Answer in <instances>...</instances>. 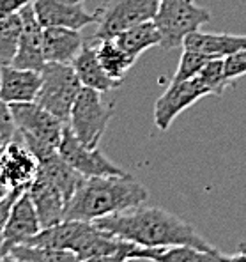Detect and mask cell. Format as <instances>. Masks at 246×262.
Wrapping results in <instances>:
<instances>
[{"mask_svg":"<svg viewBox=\"0 0 246 262\" xmlns=\"http://www.w3.org/2000/svg\"><path fill=\"white\" fill-rule=\"evenodd\" d=\"M94 225L119 239L129 241L142 248L188 245L207 252H216V248L183 218L175 216L170 211L149 207L144 204L96 220Z\"/></svg>","mask_w":246,"mask_h":262,"instance_id":"obj_1","label":"cell"},{"mask_svg":"<svg viewBox=\"0 0 246 262\" xmlns=\"http://www.w3.org/2000/svg\"><path fill=\"white\" fill-rule=\"evenodd\" d=\"M149 199L147 188L131 176L85 177L69 199L66 220L91 222L138 207Z\"/></svg>","mask_w":246,"mask_h":262,"instance_id":"obj_2","label":"cell"},{"mask_svg":"<svg viewBox=\"0 0 246 262\" xmlns=\"http://www.w3.org/2000/svg\"><path fill=\"white\" fill-rule=\"evenodd\" d=\"M211 20L209 9L195 6L193 0H160L154 23L161 34L163 50L181 48L191 32Z\"/></svg>","mask_w":246,"mask_h":262,"instance_id":"obj_3","label":"cell"},{"mask_svg":"<svg viewBox=\"0 0 246 262\" xmlns=\"http://www.w3.org/2000/svg\"><path fill=\"white\" fill-rule=\"evenodd\" d=\"M82 87L71 64L46 62L41 71V87L36 96V103L68 124L73 103Z\"/></svg>","mask_w":246,"mask_h":262,"instance_id":"obj_4","label":"cell"},{"mask_svg":"<svg viewBox=\"0 0 246 262\" xmlns=\"http://www.w3.org/2000/svg\"><path fill=\"white\" fill-rule=\"evenodd\" d=\"M114 115V106L103 99V92L89 87H82L71 114H69V128L75 137L87 147H98L99 140L105 135L106 126Z\"/></svg>","mask_w":246,"mask_h":262,"instance_id":"obj_5","label":"cell"},{"mask_svg":"<svg viewBox=\"0 0 246 262\" xmlns=\"http://www.w3.org/2000/svg\"><path fill=\"white\" fill-rule=\"evenodd\" d=\"M158 7L160 0H110L99 9L98 30L92 36V41L114 39L129 27L154 20Z\"/></svg>","mask_w":246,"mask_h":262,"instance_id":"obj_6","label":"cell"},{"mask_svg":"<svg viewBox=\"0 0 246 262\" xmlns=\"http://www.w3.org/2000/svg\"><path fill=\"white\" fill-rule=\"evenodd\" d=\"M206 96H213V92L198 76L184 82H170V85L158 98L154 105V114H152L154 126L161 131H167L177 119V115Z\"/></svg>","mask_w":246,"mask_h":262,"instance_id":"obj_7","label":"cell"},{"mask_svg":"<svg viewBox=\"0 0 246 262\" xmlns=\"http://www.w3.org/2000/svg\"><path fill=\"white\" fill-rule=\"evenodd\" d=\"M14 126L21 137L36 138L48 145L59 149L66 122L57 119L53 114L39 106L36 101L30 103H13L9 105Z\"/></svg>","mask_w":246,"mask_h":262,"instance_id":"obj_8","label":"cell"},{"mask_svg":"<svg viewBox=\"0 0 246 262\" xmlns=\"http://www.w3.org/2000/svg\"><path fill=\"white\" fill-rule=\"evenodd\" d=\"M59 154L68 161L76 172L83 177H106V176H126L128 172L110 161L98 147H87L83 145L75 133L66 124L59 144Z\"/></svg>","mask_w":246,"mask_h":262,"instance_id":"obj_9","label":"cell"},{"mask_svg":"<svg viewBox=\"0 0 246 262\" xmlns=\"http://www.w3.org/2000/svg\"><path fill=\"white\" fill-rule=\"evenodd\" d=\"M34 13L43 27H64V29L82 30L99 21V11L87 13L82 4L66 0H34Z\"/></svg>","mask_w":246,"mask_h":262,"instance_id":"obj_10","label":"cell"},{"mask_svg":"<svg viewBox=\"0 0 246 262\" xmlns=\"http://www.w3.org/2000/svg\"><path fill=\"white\" fill-rule=\"evenodd\" d=\"M23 29L20 37V46H18L16 57L13 60L14 68L30 69V71L41 73L46 66L44 52H43V30L44 27L37 20L34 13L32 4L25 6L20 11Z\"/></svg>","mask_w":246,"mask_h":262,"instance_id":"obj_11","label":"cell"},{"mask_svg":"<svg viewBox=\"0 0 246 262\" xmlns=\"http://www.w3.org/2000/svg\"><path fill=\"white\" fill-rule=\"evenodd\" d=\"M41 230H43V227H41L37 211L34 207L29 191L25 190L20 195V199L16 200L13 211H11V216L2 229L6 250L9 252L13 246L25 245L27 241L32 239Z\"/></svg>","mask_w":246,"mask_h":262,"instance_id":"obj_12","label":"cell"},{"mask_svg":"<svg viewBox=\"0 0 246 262\" xmlns=\"http://www.w3.org/2000/svg\"><path fill=\"white\" fill-rule=\"evenodd\" d=\"M27 191L32 199L43 229H48V227L57 225L66 220L68 200L55 184L46 181L44 177L36 176V179L30 183Z\"/></svg>","mask_w":246,"mask_h":262,"instance_id":"obj_13","label":"cell"},{"mask_svg":"<svg viewBox=\"0 0 246 262\" xmlns=\"http://www.w3.org/2000/svg\"><path fill=\"white\" fill-rule=\"evenodd\" d=\"M39 87L41 73L14 68L13 64L0 68V101L7 105L36 101Z\"/></svg>","mask_w":246,"mask_h":262,"instance_id":"obj_14","label":"cell"},{"mask_svg":"<svg viewBox=\"0 0 246 262\" xmlns=\"http://www.w3.org/2000/svg\"><path fill=\"white\" fill-rule=\"evenodd\" d=\"M0 165L11 181V186L27 190L37 176V160L23 145V142H9L0 154Z\"/></svg>","mask_w":246,"mask_h":262,"instance_id":"obj_15","label":"cell"},{"mask_svg":"<svg viewBox=\"0 0 246 262\" xmlns=\"http://www.w3.org/2000/svg\"><path fill=\"white\" fill-rule=\"evenodd\" d=\"M83 46L80 30L64 27H44L43 30V52L46 62L71 64Z\"/></svg>","mask_w":246,"mask_h":262,"instance_id":"obj_16","label":"cell"},{"mask_svg":"<svg viewBox=\"0 0 246 262\" xmlns=\"http://www.w3.org/2000/svg\"><path fill=\"white\" fill-rule=\"evenodd\" d=\"M37 176L44 177L46 181H50L52 184H55L62 195L66 196V200L69 202V199L73 196V193L76 191V188L80 186L85 177L80 172H76L68 161H64V158L59 154V149H53L48 154H44L43 158L37 160Z\"/></svg>","mask_w":246,"mask_h":262,"instance_id":"obj_17","label":"cell"},{"mask_svg":"<svg viewBox=\"0 0 246 262\" xmlns=\"http://www.w3.org/2000/svg\"><path fill=\"white\" fill-rule=\"evenodd\" d=\"M71 66L75 68L76 75H78L83 87L94 89V91H99V92H110V91H114V89H119L122 85V82H117V80L110 78V76L106 75L103 66L99 64L96 48L87 43H83L82 50H80L78 55L73 59Z\"/></svg>","mask_w":246,"mask_h":262,"instance_id":"obj_18","label":"cell"},{"mask_svg":"<svg viewBox=\"0 0 246 262\" xmlns=\"http://www.w3.org/2000/svg\"><path fill=\"white\" fill-rule=\"evenodd\" d=\"M184 50L200 52L213 59H225L236 52L246 50V36H234V34H206L191 32L183 43Z\"/></svg>","mask_w":246,"mask_h":262,"instance_id":"obj_19","label":"cell"},{"mask_svg":"<svg viewBox=\"0 0 246 262\" xmlns=\"http://www.w3.org/2000/svg\"><path fill=\"white\" fill-rule=\"evenodd\" d=\"M131 259H149L154 262H221V253L207 252L188 245L156 246V248H142L137 246Z\"/></svg>","mask_w":246,"mask_h":262,"instance_id":"obj_20","label":"cell"},{"mask_svg":"<svg viewBox=\"0 0 246 262\" xmlns=\"http://www.w3.org/2000/svg\"><path fill=\"white\" fill-rule=\"evenodd\" d=\"M114 41L128 55H131L133 59H138L145 50L152 48V46H160L161 34L158 30L154 20H149L144 23H138L135 27H129L128 30H124L117 37H114Z\"/></svg>","mask_w":246,"mask_h":262,"instance_id":"obj_21","label":"cell"},{"mask_svg":"<svg viewBox=\"0 0 246 262\" xmlns=\"http://www.w3.org/2000/svg\"><path fill=\"white\" fill-rule=\"evenodd\" d=\"M96 53H98L99 64L103 66L106 75H108L110 78L117 80V82H122L126 73H128L129 69L133 68V64L137 62V59L128 55L114 39L99 41V46L96 48Z\"/></svg>","mask_w":246,"mask_h":262,"instance_id":"obj_22","label":"cell"},{"mask_svg":"<svg viewBox=\"0 0 246 262\" xmlns=\"http://www.w3.org/2000/svg\"><path fill=\"white\" fill-rule=\"evenodd\" d=\"M21 29L23 21L20 13L0 20V68L13 64L20 46Z\"/></svg>","mask_w":246,"mask_h":262,"instance_id":"obj_23","label":"cell"},{"mask_svg":"<svg viewBox=\"0 0 246 262\" xmlns=\"http://www.w3.org/2000/svg\"><path fill=\"white\" fill-rule=\"evenodd\" d=\"M7 253L27 262H80L71 250L44 248V246L18 245L13 246Z\"/></svg>","mask_w":246,"mask_h":262,"instance_id":"obj_24","label":"cell"},{"mask_svg":"<svg viewBox=\"0 0 246 262\" xmlns=\"http://www.w3.org/2000/svg\"><path fill=\"white\" fill-rule=\"evenodd\" d=\"M198 78L211 89L213 96H221L225 89L230 85V80L225 76V66L223 59H211L198 73Z\"/></svg>","mask_w":246,"mask_h":262,"instance_id":"obj_25","label":"cell"},{"mask_svg":"<svg viewBox=\"0 0 246 262\" xmlns=\"http://www.w3.org/2000/svg\"><path fill=\"white\" fill-rule=\"evenodd\" d=\"M213 57L204 55L200 52H193V50H184L181 55L177 71H175L172 82H184V80L195 78L200 73V69L206 66Z\"/></svg>","mask_w":246,"mask_h":262,"instance_id":"obj_26","label":"cell"},{"mask_svg":"<svg viewBox=\"0 0 246 262\" xmlns=\"http://www.w3.org/2000/svg\"><path fill=\"white\" fill-rule=\"evenodd\" d=\"M223 66H225V76L230 82L244 76L246 75V50H241V52H236V53H232V55L225 57Z\"/></svg>","mask_w":246,"mask_h":262,"instance_id":"obj_27","label":"cell"},{"mask_svg":"<svg viewBox=\"0 0 246 262\" xmlns=\"http://www.w3.org/2000/svg\"><path fill=\"white\" fill-rule=\"evenodd\" d=\"M25 190H20V188H13L4 199H0V230L4 229V225L7 223V220L11 216V211H13L14 204L16 200L20 199V195L23 193Z\"/></svg>","mask_w":246,"mask_h":262,"instance_id":"obj_28","label":"cell"},{"mask_svg":"<svg viewBox=\"0 0 246 262\" xmlns=\"http://www.w3.org/2000/svg\"><path fill=\"white\" fill-rule=\"evenodd\" d=\"M34 0H0V20L18 14L25 6L32 4Z\"/></svg>","mask_w":246,"mask_h":262,"instance_id":"obj_29","label":"cell"},{"mask_svg":"<svg viewBox=\"0 0 246 262\" xmlns=\"http://www.w3.org/2000/svg\"><path fill=\"white\" fill-rule=\"evenodd\" d=\"M135 248H137V246H133V248H129V250H122V252H117V253H110V255L91 257V259L80 260V262H126L128 259H131Z\"/></svg>","mask_w":246,"mask_h":262,"instance_id":"obj_30","label":"cell"},{"mask_svg":"<svg viewBox=\"0 0 246 262\" xmlns=\"http://www.w3.org/2000/svg\"><path fill=\"white\" fill-rule=\"evenodd\" d=\"M13 190V186H11V181L9 177H7L6 170L2 168V165H0V199H4L9 191Z\"/></svg>","mask_w":246,"mask_h":262,"instance_id":"obj_31","label":"cell"},{"mask_svg":"<svg viewBox=\"0 0 246 262\" xmlns=\"http://www.w3.org/2000/svg\"><path fill=\"white\" fill-rule=\"evenodd\" d=\"M221 262H246V252H237L234 255H223L221 253Z\"/></svg>","mask_w":246,"mask_h":262,"instance_id":"obj_32","label":"cell"},{"mask_svg":"<svg viewBox=\"0 0 246 262\" xmlns=\"http://www.w3.org/2000/svg\"><path fill=\"white\" fill-rule=\"evenodd\" d=\"M4 255H7V250H6V243H4V234H2V230H0V259H2Z\"/></svg>","mask_w":246,"mask_h":262,"instance_id":"obj_33","label":"cell"},{"mask_svg":"<svg viewBox=\"0 0 246 262\" xmlns=\"http://www.w3.org/2000/svg\"><path fill=\"white\" fill-rule=\"evenodd\" d=\"M0 262H27V260H20V259H16V257H13V255H4L2 259H0Z\"/></svg>","mask_w":246,"mask_h":262,"instance_id":"obj_34","label":"cell"},{"mask_svg":"<svg viewBox=\"0 0 246 262\" xmlns=\"http://www.w3.org/2000/svg\"><path fill=\"white\" fill-rule=\"evenodd\" d=\"M66 2H73V4H82L83 0H66Z\"/></svg>","mask_w":246,"mask_h":262,"instance_id":"obj_35","label":"cell"},{"mask_svg":"<svg viewBox=\"0 0 246 262\" xmlns=\"http://www.w3.org/2000/svg\"><path fill=\"white\" fill-rule=\"evenodd\" d=\"M137 262H154V260H149V259H135Z\"/></svg>","mask_w":246,"mask_h":262,"instance_id":"obj_36","label":"cell"},{"mask_svg":"<svg viewBox=\"0 0 246 262\" xmlns=\"http://www.w3.org/2000/svg\"><path fill=\"white\" fill-rule=\"evenodd\" d=\"M126 262H137V260H135V259H128V260H126Z\"/></svg>","mask_w":246,"mask_h":262,"instance_id":"obj_37","label":"cell"},{"mask_svg":"<svg viewBox=\"0 0 246 262\" xmlns=\"http://www.w3.org/2000/svg\"><path fill=\"white\" fill-rule=\"evenodd\" d=\"M2 151H4V149H0V154H2Z\"/></svg>","mask_w":246,"mask_h":262,"instance_id":"obj_38","label":"cell"}]
</instances>
